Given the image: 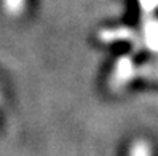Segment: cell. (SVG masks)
Listing matches in <instances>:
<instances>
[{"label":"cell","instance_id":"obj_1","mask_svg":"<svg viewBox=\"0 0 158 156\" xmlns=\"http://www.w3.org/2000/svg\"><path fill=\"white\" fill-rule=\"evenodd\" d=\"M148 40H150V43L155 48H158V27L156 26L150 27V30H148Z\"/></svg>","mask_w":158,"mask_h":156},{"label":"cell","instance_id":"obj_2","mask_svg":"<svg viewBox=\"0 0 158 156\" xmlns=\"http://www.w3.org/2000/svg\"><path fill=\"white\" fill-rule=\"evenodd\" d=\"M6 2V6L10 8L11 11H16V10H19L21 8V2L23 0H5Z\"/></svg>","mask_w":158,"mask_h":156},{"label":"cell","instance_id":"obj_3","mask_svg":"<svg viewBox=\"0 0 158 156\" xmlns=\"http://www.w3.org/2000/svg\"><path fill=\"white\" fill-rule=\"evenodd\" d=\"M141 2H142V5H144L145 8H152V6L158 2V0H141Z\"/></svg>","mask_w":158,"mask_h":156}]
</instances>
